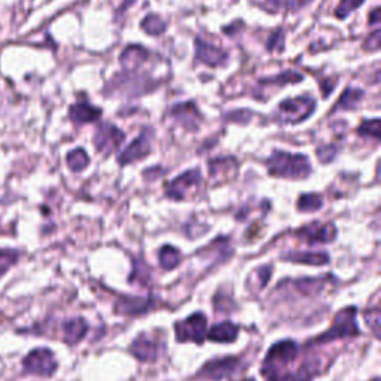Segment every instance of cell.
I'll return each instance as SVG.
<instances>
[{
    "label": "cell",
    "mask_w": 381,
    "mask_h": 381,
    "mask_svg": "<svg viewBox=\"0 0 381 381\" xmlns=\"http://www.w3.org/2000/svg\"><path fill=\"white\" fill-rule=\"evenodd\" d=\"M271 176L290 180H304L311 174V165L306 155L275 151L267 160Z\"/></svg>",
    "instance_id": "obj_1"
},
{
    "label": "cell",
    "mask_w": 381,
    "mask_h": 381,
    "mask_svg": "<svg viewBox=\"0 0 381 381\" xmlns=\"http://www.w3.org/2000/svg\"><path fill=\"white\" fill-rule=\"evenodd\" d=\"M298 355V344L295 341H280L267 353L261 369V374L268 381H281L285 377V368L294 362Z\"/></svg>",
    "instance_id": "obj_2"
},
{
    "label": "cell",
    "mask_w": 381,
    "mask_h": 381,
    "mask_svg": "<svg viewBox=\"0 0 381 381\" xmlns=\"http://www.w3.org/2000/svg\"><path fill=\"white\" fill-rule=\"evenodd\" d=\"M316 109V100L310 95H301V97H294V99H286L283 100L277 111L275 118L280 124H298L306 121L311 113Z\"/></svg>",
    "instance_id": "obj_3"
},
{
    "label": "cell",
    "mask_w": 381,
    "mask_h": 381,
    "mask_svg": "<svg viewBox=\"0 0 381 381\" xmlns=\"http://www.w3.org/2000/svg\"><path fill=\"white\" fill-rule=\"evenodd\" d=\"M203 185V178L200 170H188L178 176L174 180L165 187V197L171 200H187L191 195L197 192Z\"/></svg>",
    "instance_id": "obj_4"
},
{
    "label": "cell",
    "mask_w": 381,
    "mask_h": 381,
    "mask_svg": "<svg viewBox=\"0 0 381 381\" xmlns=\"http://www.w3.org/2000/svg\"><path fill=\"white\" fill-rule=\"evenodd\" d=\"M359 334V328L356 325V310L347 308L337 315L334 325L324 335L317 338V343H329L332 340L353 337Z\"/></svg>",
    "instance_id": "obj_5"
},
{
    "label": "cell",
    "mask_w": 381,
    "mask_h": 381,
    "mask_svg": "<svg viewBox=\"0 0 381 381\" xmlns=\"http://www.w3.org/2000/svg\"><path fill=\"white\" fill-rule=\"evenodd\" d=\"M24 371L28 374L50 377L55 373L57 360L51 350L48 349H35L23 360Z\"/></svg>",
    "instance_id": "obj_6"
},
{
    "label": "cell",
    "mask_w": 381,
    "mask_h": 381,
    "mask_svg": "<svg viewBox=\"0 0 381 381\" xmlns=\"http://www.w3.org/2000/svg\"><path fill=\"white\" fill-rule=\"evenodd\" d=\"M207 320L206 316L201 313H195L189 316L187 320L179 322L176 325V334H178V341L185 343V341H194V343L201 344L206 337Z\"/></svg>",
    "instance_id": "obj_7"
},
{
    "label": "cell",
    "mask_w": 381,
    "mask_h": 381,
    "mask_svg": "<svg viewBox=\"0 0 381 381\" xmlns=\"http://www.w3.org/2000/svg\"><path fill=\"white\" fill-rule=\"evenodd\" d=\"M124 140L125 134L113 124H102L94 136V145L97 151L106 156L111 155L116 149H120Z\"/></svg>",
    "instance_id": "obj_8"
},
{
    "label": "cell",
    "mask_w": 381,
    "mask_h": 381,
    "mask_svg": "<svg viewBox=\"0 0 381 381\" xmlns=\"http://www.w3.org/2000/svg\"><path fill=\"white\" fill-rule=\"evenodd\" d=\"M152 130H143L139 138L133 140L131 145L127 146V149L118 155V162L127 165L146 158L152 152Z\"/></svg>",
    "instance_id": "obj_9"
},
{
    "label": "cell",
    "mask_w": 381,
    "mask_h": 381,
    "mask_svg": "<svg viewBox=\"0 0 381 381\" xmlns=\"http://www.w3.org/2000/svg\"><path fill=\"white\" fill-rule=\"evenodd\" d=\"M170 116L188 131H197L200 129V124L203 122V116L197 109V106L192 102L179 103L173 106L170 111Z\"/></svg>",
    "instance_id": "obj_10"
},
{
    "label": "cell",
    "mask_w": 381,
    "mask_h": 381,
    "mask_svg": "<svg viewBox=\"0 0 381 381\" xmlns=\"http://www.w3.org/2000/svg\"><path fill=\"white\" fill-rule=\"evenodd\" d=\"M195 57H197L198 62L210 67H222L228 62L227 51H223L216 45L201 41V39L195 41Z\"/></svg>",
    "instance_id": "obj_11"
},
{
    "label": "cell",
    "mask_w": 381,
    "mask_h": 381,
    "mask_svg": "<svg viewBox=\"0 0 381 381\" xmlns=\"http://www.w3.org/2000/svg\"><path fill=\"white\" fill-rule=\"evenodd\" d=\"M298 236L304 237L310 244L315 243H331L337 237V230L332 223L313 222L298 231Z\"/></svg>",
    "instance_id": "obj_12"
},
{
    "label": "cell",
    "mask_w": 381,
    "mask_h": 381,
    "mask_svg": "<svg viewBox=\"0 0 381 381\" xmlns=\"http://www.w3.org/2000/svg\"><path fill=\"white\" fill-rule=\"evenodd\" d=\"M240 366V360L236 357H227V359H214L201 369L200 375L204 378H213L221 380L223 377L232 375Z\"/></svg>",
    "instance_id": "obj_13"
},
{
    "label": "cell",
    "mask_w": 381,
    "mask_h": 381,
    "mask_svg": "<svg viewBox=\"0 0 381 381\" xmlns=\"http://www.w3.org/2000/svg\"><path fill=\"white\" fill-rule=\"evenodd\" d=\"M149 60V51L140 45H130L122 51L120 62L124 71H136Z\"/></svg>",
    "instance_id": "obj_14"
},
{
    "label": "cell",
    "mask_w": 381,
    "mask_h": 381,
    "mask_svg": "<svg viewBox=\"0 0 381 381\" xmlns=\"http://www.w3.org/2000/svg\"><path fill=\"white\" fill-rule=\"evenodd\" d=\"M102 116L100 107H95L91 103L85 102H77L71 107V118L75 124L82 125V124H90L97 121Z\"/></svg>",
    "instance_id": "obj_15"
},
{
    "label": "cell",
    "mask_w": 381,
    "mask_h": 381,
    "mask_svg": "<svg viewBox=\"0 0 381 381\" xmlns=\"http://www.w3.org/2000/svg\"><path fill=\"white\" fill-rule=\"evenodd\" d=\"M130 350L138 359L145 360V362H152L160 355V344L146 335H140L134 341Z\"/></svg>",
    "instance_id": "obj_16"
},
{
    "label": "cell",
    "mask_w": 381,
    "mask_h": 381,
    "mask_svg": "<svg viewBox=\"0 0 381 381\" xmlns=\"http://www.w3.org/2000/svg\"><path fill=\"white\" fill-rule=\"evenodd\" d=\"M210 178L219 182L234 178L237 171V161L234 158H216L209 162Z\"/></svg>",
    "instance_id": "obj_17"
},
{
    "label": "cell",
    "mask_w": 381,
    "mask_h": 381,
    "mask_svg": "<svg viewBox=\"0 0 381 381\" xmlns=\"http://www.w3.org/2000/svg\"><path fill=\"white\" fill-rule=\"evenodd\" d=\"M239 328L231 322H222V324L213 326L209 332V338L216 343H232L237 338Z\"/></svg>",
    "instance_id": "obj_18"
},
{
    "label": "cell",
    "mask_w": 381,
    "mask_h": 381,
    "mask_svg": "<svg viewBox=\"0 0 381 381\" xmlns=\"http://www.w3.org/2000/svg\"><path fill=\"white\" fill-rule=\"evenodd\" d=\"M63 332H64V340L66 343L69 344H76L84 338L85 332H86V324L84 319H71L64 322L63 325Z\"/></svg>",
    "instance_id": "obj_19"
},
{
    "label": "cell",
    "mask_w": 381,
    "mask_h": 381,
    "mask_svg": "<svg viewBox=\"0 0 381 381\" xmlns=\"http://www.w3.org/2000/svg\"><path fill=\"white\" fill-rule=\"evenodd\" d=\"M362 97H364L362 90H356V88H347V90L341 94L340 100L335 106V111L337 109H343V111L355 109V107H357V104L360 103V100H362Z\"/></svg>",
    "instance_id": "obj_20"
},
{
    "label": "cell",
    "mask_w": 381,
    "mask_h": 381,
    "mask_svg": "<svg viewBox=\"0 0 381 381\" xmlns=\"http://www.w3.org/2000/svg\"><path fill=\"white\" fill-rule=\"evenodd\" d=\"M142 28L151 36H160L165 32V28H167V21L162 19L160 15L149 14L146 15V18H143Z\"/></svg>",
    "instance_id": "obj_21"
},
{
    "label": "cell",
    "mask_w": 381,
    "mask_h": 381,
    "mask_svg": "<svg viewBox=\"0 0 381 381\" xmlns=\"http://www.w3.org/2000/svg\"><path fill=\"white\" fill-rule=\"evenodd\" d=\"M313 0H267L268 6H271L272 11L280 12V11H286V12H294L298 11V9H302L304 6L310 5Z\"/></svg>",
    "instance_id": "obj_22"
},
{
    "label": "cell",
    "mask_w": 381,
    "mask_h": 381,
    "mask_svg": "<svg viewBox=\"0 0 381 381\" xmlns=\"http://www.w3.org/2000/svg\"><path fill=\"white\" fill-rule=\"evenodd\" d=\"M88 164H90V156L82 148H77L67 154V165H69L72 171L80 173L88 167Z\"/></svg>",
    "instance_id": "obj_23"
},
{
    "label": "cell",
    "mask_w": 381,
    "mask_h": 381,
    "mask_svg": "<svg viewBox=\"0 0 381 381\" xmlns=\"http://www.w3.org/2000/svg\"><path fill=\"white\" fill-rule=\"evenodd\" d=\"M160 266L164 270H173L179 266L180 262V252L173 246H164L160 250Z\"/></svg>",
    "instance_id": "obj_24"
},
{
    "label": "cell",
    "mask_w": 381,
    "mask_h": 381,
    "mask_svg": "<svg viewBox=\"0 0 381 381\" xmlns=\"http://www.w3.org/2000/svg\"><path fill=\"white\" fill-rule=\"evenodd\" d=\"M289 261L301 262V263H311V266H324V263L329 262V257L326 253H292V255L286 257Z\"/></svg>",
    "instance_id": "obj_25"
},
{
    "label": "cell",
    "mask_w": 381,
    "mask_h": 381,
    "mask_svg": "<svg viewBox=\"0 0 381 381\" xmlns=\"http://www.w3.org/2000/svg\"><path fill=\"white\" fill-rule=\"evenodd\" d=\"M297 206L301 212H317L324 206V198L319 194H302Z\"/></svg>",
    "instance_id": "obj_26"
},
{
    "label": "cell",
    "mask_w": 381,
    "mask_h": 381,
    "mask_svg": "<svg viewBox=\"0 0 381 381\" xmlns=\"http://www.w3.org/2000/svg\"><path fill=\"white\" fill-rule=\"evenodd\" d=\"M18 257V252L14 249H0V277L15 266Z\"/></svg>",
    "instance_id": "obj_27"
},
{
    "label": "cell",
    "mask_w": 381,
    "mask_h": 381,
    "mask_svg": "<svg viewBox=\"0 0 381 381\" xmlns=\"http://www.w3.org/2000/svg\"><path fill=\"white\" fill-rule=\"evenodd\" d=\"M364 2L365 0H341L338 8L335 9V17L340 19L347 18L351 12L356 11V9Z\"/></svg>",
    "instance_id": "obj_28"
},
{
    "label": "cell",
    "mask_w": 381,
    "mask_h": 381,
    "mask_svg": "<svg viewBox=\"0 0 381 381\" xmlns=\"http://www.w3.org/2000/svg\"><path fill=\"white\" fill-rule=\"evenodd\" d=\"M357 133L360 136H365V138H373L374 140H380V121L378 120L365 121L362 125H360Z\"/></svg>",
    "instance_id": "obj_29"
},
{
    "label": "cell",
    "mask_w": 381,
    "mask_h": 381,
    "mask_svg": "<svg viewBox=\"0 0 381 381\" xmlns=\"http://www.w3.org/2000/svg\"><path fill=\"white\" fill-rule=\"evenodd\" d=\"M337 152H338V149L335 148L334 145L324 146V148L317 149V158L320 160V162L328 164V162H331V161H334Z\"/></svg>",
    "instance_id": "obj_30"
},
{
    "label": "cell",
    "mask_w": 381,
    "mask_h": 381,
    "mask_svg": "<svg viewBox=\"0 0 381 381\" xmlns=\"http://www.w3.org/2000/svg\"><path fill=\"white\" fill-rule=\"evenodd\" d=\"M380 28H375V30L373 32V35H371L365 44H364V48L365 50H369V51H378L380 50Z\"/></svg>",
    "instance_id": "obj_31"
},
{
    "label": "cell",
    "mask_w": 381,
    "mask_h": 381,
    "mask_svg": "<svg viewBox=\"0 0 381 381\" xmlns=\"http://www.w3.org/2000/svg\"><path fill=\"white\" fill-rule=\"evenodd\" d=\"M283 37H285V36H283L281 30L276 32L275 35H271L270 41H268V45H267L268 50L270 51H272V50H275V51H281L283 50Z\"/></svg>",
    "instance_id": "obj_32"
},
{
    "label": "cell",
    "mask_w": 381,
    "mask_h": 381,
    "mask_svg": "<svg viewBox=\"0 0 381 381\" xmlns=\"http://www.w3.org/2000/svg\"><path fill=\"white\" fill-rule=\"evenodd\" d=\"M369 18H371L369 19V24H378L380 23V8H375Z\"/></svg>",
    "instance_id": "obj_33"
},
{
    "label": "cell",
    "mask_w": 381,
    "mask_h": 381,
    "mask_svg": "<svg viewBox=\"0 0 381 381\" xmlns=\"http://www.w3.org/2000/svg\"><path fill=\"white\" fill-rule=\"evenodd\" d=\"M134 2H136V0H124L122 5H121V12H124L125 9H129Z\"/></svg>",
    "instance_id": "obj_34"
}]
</instances>
